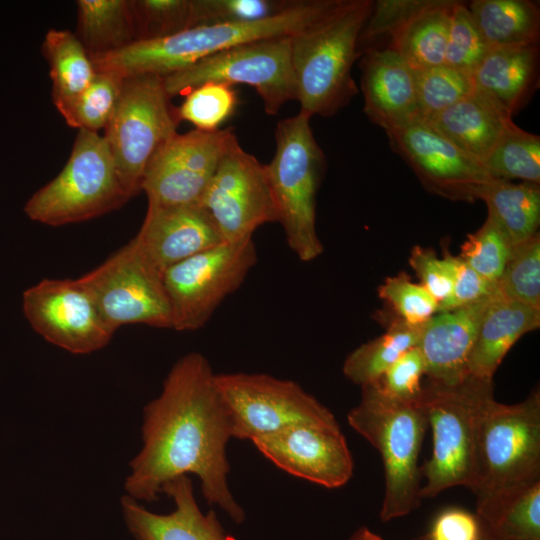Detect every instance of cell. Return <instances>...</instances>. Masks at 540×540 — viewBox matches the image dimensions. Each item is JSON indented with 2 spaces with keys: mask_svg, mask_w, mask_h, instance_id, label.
Here are the masks:
<instances>
[{
  "mask_svg": "<svg viewBox=\"0 0 540 540\" xmlns=\"http://www.w3.org/2000/svg\"><path fill=\"white\" fill-rule=\"evenodd\" d=\"M372 7L371 0H343L332 12L290 36L299 113L330 117L357 94L351 71L362 55L359 38Z\"/></svg>",
  "mask_w": 540,
  "mask_h": 540,
  "instance_id": "cell-3",
  "label": "cell"
},
{
  "mask_svg": "<svg viewBox=\"0 0 540 540\" xmlns=\"http://www.w3.org/2000/svg\"><path fill=\"white\" fill-rule=\"evenodd\" d=\"M489 48L538 44L540 10L530 0H474L467 5Z\"/></svg>",
  "mask_w": 540,
  "mask_h": 540,
  "instance_id": "cell-29",
  "label": "cell"
},
{
  "mask_svg": "<svg viewBox=\"0 0 540 540\" xmlns=\"http://www.w3.org/2000/svg\"><path fill=\"white\" fill-rule=\"evenodd\" d=\"M476 511L493 540H540V480L477 502Z\"/></svg>",
  "mask_w": 540,
  "mask_h": 540,
  "instance_id": "cell-30",
  "label": "cell"
},
{
  "mask_svg": "<svg viewBox=\"0 0 540 540\" xmlns=\"http://www.w3.org/2000/svg\"><path fill=\"white\" fill-rule=\"evenodd\" d=\"M489 49L467 5L455 1L451 9L444 64L472 75Z\"/></svg>",
  "mask_w": 540,
  "mask_h": 540,
  "instance_id": "cell-39",
  "label": "cell"
},
{
  "mask_svg": "<svg viewBox=\"0 0 540 540\" xmlns=\"http://www.w3.org/2000/svg\"><path fill=\"white\" fill-rule=\"evenodd\" d=\"M498 284L505 298L540 309V237L538 233L512 246Z\"/></svg>",
  "mask_w": 540,
  "mask_h": 540,
  "instance_id": "cell-36",
  "label": "cell"
},
{
  "mask_svg": "<svg viewBox=\"0 0 540 540\" xmlns=\"http://www.w3.org/2000/svg\"><path fill=\"white\" fill-rule=\"evenodd\" d=\"M474 198L485 202L487 218L499 227L511 246L538 233L539 184L491 178L475 189Z\"/></svg>",
  "mask_w": 540,
  "mask_h": 540,
  "instance_id": "cell-26",
  "label": "cell"
},
{
  "mask_svg": "<svg viewBox=\"0 0 540 540\" xmlns=\"http://www.w3.org/2000/svg\"><path fill=\"white\" fill-rule=\"evenodd\" d=\"M458 257L446 255L440 259L429 249L416 246L409 258L413 268L421 281V285L439 303L450 293L456 272Z\"/></svg>",
  "mask_w": 540,
  "mask_h": 540,
  "instance_id": "cell-44",
  "label": "cell"
},
{
  "mask_svg": "<svg viewBox=\"0 0 540 540\" xmlns=\"http://www.w3.org/2000/svg\"><path fill=\"white\" fill-rule=\"evenodd\" d=\"M257 262L253 239L221 243L168 268L163 283L169 299L172 329L204 327L220 304L240 288Z\"/></svg>",
  "mask_w": 540,
  "mask_h": 540,
  "instance_id": "cell-12",
  "label": "cell"
},
{
  "mask_svg": "<svg viewBox=\"0 0 540 540\" xmlns=\"http://www.w3.org/2000/svg\"><path fill=\"white\" fill-rule=\"evenodd\" d=\"M343 0H298L266 19L195 26L154 40L136 41L117 51L92 55L96 71L123 78L154 74L167 76L201 59L243 43L291 36L317 22Z\"/></svg>",
  "mask_w": 540,
  "mask_h": 540,
  "instance_id": "cell-2",
  "label": "cell"
},
{
  "mask_svg": "<svg viewBox=\"0 0 540 540\" xmlns=\"http://www.w3.org/2000/svg\"><path fill=\"white\" fill-rule=\"evenodd\" d=\"M137 41L165 38L194 27L193 0H132Z\"/></svg>",
  "mask_w": 540,
  "mask_h": 540,
  "instance_id": "cell-37",
  "label": "cell"
},
{
  "mask_svg": "<svg viewBox=\"0 0 540 540\" xmlns=\"http://www.w3.org/2000/svg\"><path fill=\"white\" fill-rule=\"evenodd\" d=\"M379 296L411 325H423L437 313L438 302L421 284L405 275L387 278L379 288Z\"/></svg>",
  "mask_w": 540,
  "mask_h": 540,
  "instance_id": "cell-42",
  "label": "cell"
},
{
  "mask_svg": "<svg viewBox=\"0 0 540 540\" xmlns=\"http://www.w3.org/2000/svg\"><path fill=\"white\" fill-rule=\"evenodd\" d=\"M492 399V379L469 374L455 384L428 379L422 386L418 403L433 433L432 455L420 467L426 479L422 499L455 486L472 487L478 423Z\"/></svg>",
  "mask_w": 540,
  "mask_h": 540,
  "instance_id": "cell-5",
  "label": "cell"
},
{
  "mask_svg": "<svg viewBox=\"0 0 540 540\" xmlns=\"http://www.w3.org/2000/svg\"><path fill=\"white\" fill-rule=\"evenodd\" d=\"M132 241L162 275L171 266L225 243L201 205H148Z\"/></svg>",
  "mask_w": 540,
  "mask_h": 540,
  "instance_id": "cell-19",
  "label": "cell"
},
{
  "mask_svg": "<svg viewBox=\"0 0 540 540\" xmlns=\"http://www.w3.org/2000/svg\"><path fill=\"white\" fill-rule=\"evenodd\" d=\"M415 74L419 121H427L475 90L472 75L446 64L415 70Z\"/></svg>",
  "mask_w": 540,
  "mask_h": 540,
  "instance_id": "cell-35",
  "label": "cell"
},
{
  "mask_svg": "<svg viewBox=\"0 0 540 540\" xmlns=\"http://www.w3.org/2000/svg\"><path fill=\"white\" fill-rule=\"evenodd\" d=\"M538 44L490 48L472 74L474 88L512 117L538 78Z\"/></svg>",
  "mask_w": 540,
  "mask_h": 540,
  "instance_id": "cell-24",
  "label": "cell"
},
{
  "mask_svg": "<svg viewBox=\"0 0 540 540\" xmlns=\"http://www.w3.org/2000/svg\"><path fill=\"white\" fill-rule=\"evenodd\" d=\"M454 3L450 0H428L392 33L389 46L415 70L444 64Z\"/></svg>",
  "mask_w": 540,
  "mask_h": 540,
  "instance_id": "cell-27",
  "label": "cell"
},
{
  "mask_svg": "<svg viewBox=\"0 0 540 540\" xmlns=\"http://www.w3.org/2000/svg\"><path fill=\"white\" fill-rule=\"evenodd\" d=\"M391 149L422 183L444 197L474 200V191L492 177L483 166L423 121L386 132Z\"/></svg>",
  "mask_w": 540,
  "mask_h": 540,
  "instance_id": "cell-18",
  "label": "cell"
},
{
  "mask_svg": "<svg viewBox=\"0 0 540 540\" xmlns=\"http://www.w3.org/2000/svg\"><path fill=\"white\" fill-rule=\"evenodd\" d=\"M485 540H493L489 535Z\"/></svg>",
  "mask_w": 540,
  "mask_h": 540,
  "instance_id": "cell-49",
  "label": "cell"
},
{
  "mask_svg": "<svg viewBox=\"0 0 540 540\" xmlns=\"http://www.w3.org/2000/svg\"><path fill=\"white\" fill-rule=\"evenodd\" d=\"M129 199L103 135L78 130L64 168L30 197L24 212L33 221L61 226L109 213Z\"/></svg>",
  "mask_w": 540,
  "mask_h": 540,
  "instance_id": "cell-8",
  "label": "cell"
},
{
  "mask_svg": "<svg viewBox=\"0 0 540 540\" xmlns=\"http://www.w3.org/2000/svg\"><path fill=\"white\" fill-rule=\"evenodd\" d=\"M540 480V392L520 403L492 399L477 429L474 480L476 503Z\"/></svg>",
  "mask_w": 540,
  "mask_h": 540,
  "instance_id": "cell-6",
  "label": "cell"
},
{
  "mask_svg": "<svg viewBox=\"0 0 540 540\" xmlns=\"http://www.w3.org/2000/svg\"><path fill=\"white\" fill-rule=\"evenodd\" d=\"M349 540H385V539L380 537L378 534L372 532L367 527H360L352 534Z\"/></svg>",
  "mask_w": 540,
  "mask_h": 540,
  "instance_id": "cell-48",
  "label": "cell"
},
{
  "mask_svg": "<svg viewBox=\"0 0 540 540\" xmlns=\"http://www.w3.org/2000/svg\"><path fill=\"white\" fill-rule=\"evenodd\" d=\"M501 291L467 306L433 315L423 326L417 347L428 379L455 384L467 375V365L481 321Z\"/></svg>",
  "mask_w": 540,
  "mask_h": 540,
  "instance_id": "cell-22",
  "label": "cell"
},
{
  "mask_svg": "<svg viewBox=\"0 0 540 540\" xmlns=\"http://www.w3.org/2000/svg\"><path fill=\"white\" fill-rule=\"evenodd\" d=\"M488 533L477 514L458 507L441 511L429 531L416 540H485Z\"/></svg>",
  "mask_w": 540,
  "mask_h": 540,
  "instance_id": "cell-46",
  "label": "cell"
},
{
  "mask_svg": "<svg viewBox=\"0 0 540 540\" xmlns=\"http://www.w3.org/2000/svg\"><path fill=\"white\" fill-rule=\"evenodd\" d=\"M163 81L170 98L209 82L249 85L255 88L269 115H276L285 103L297 100L290 36L233 46L164 76Z\"/></svg>",
  "mask_w": 540,
  "mask_h": 540,
  "instance_id": "cell-10",
  "label": "cell"
},
{
  "mask_svg": "<svg viewBox=\"0 0 540 540\" xmlns=\"http://www.w3.org/2000/svg\"><path fill=\"white\" fill-rule=\"evenodd\" d=\"M364 112L385 132L419 120L415 70L390 46L369 47L360 61Z\"/></svg>",
  "mask_w": 540,
  "mask_h": 540,
  "instance_id": "cell-20",
  "label": "cell"
},
{
  "mask_svg": "<svg viewBox=\"0 0 540 540\" xmlns=\"http://www.w3.org/2000/svg\"><path fill=\"white\" fill-rule=\"evenodd\" d=\"M540 325V309L505 298H496L487 309L471 350L467 371L492 379L503 358L524 334Z\"/></svg>",
  "mask_w": 540,
  "mask_h": 540,
  "instance_id": "cell-25",
  "label": "cell"
},
{
  "mask_svg": "<svg viewBox=\"0 0 540 540\" xmlns=\"http://www.w3.org/2000/svg\"><path fill=\"white\" fill-rule=\"evenodd\" d=\"M200 205L225 243L253 239L258 227L279 219L266 165L238 140L221 159Z\"/></svg>",
  "mask_w": 540,
  "mask_h": 540,
  "instance_id": "cell-14",
  "label": "cell"
},
{
  "mask_svg": "<svg viewBox=\"0 0 540 540\" xmlns=\"http://www.w3.org/2000/svg\"><path fill=\"white\" fill-rule=\"evenodd\" d=\"M425 123L482 165L514 122L509 113L474 90Z\"/></svg>",
  "mask_w": 540,
  "mask_h": 540,
  "instance_id": "cell-23",
  "label": "cell"
},
{
  "mask_svg": "<svg viewBox=\"0 0 540 540\" xmlns=\"http://www.w3.org/2000/svg\"><path fill=\"white\" fill-rule=\"evenodd\" d=\"M423 326L397 319L384 334L347 356L343 374L361 387L376 383L402 354L418 345Z\"/></svg>",
  "mask_w": 540,
  "mask_h": 540,
  "instance_id": "cell-32",
  "label": "cell"
},
{
  "mask_svg": "<svg viewBox=\"0 0 540 540\" xmlns=\"http://www.w3.org/2000/svg\"><path fill=\"white\" fill-rule=\"evenodd\" d=\"M511 248L503 232L487 218L482 227L464 242L459 258L485 279L497 283Z\"/></svg>",
  "mask_w": 540,
  "mask_h": 540,
  "instance_id": "cell-40",
  "label": "cell"
},
{
  "mask_svg": "<svg viewBox=\"0 0 540 540\" xmlns=\"http://www.w3.org/2000/svg\"><path fill=\"white\" fill-rule=\"evenodd\" d=\"M179 122L162 76L142 74L124 78L103 137L130 198L141 191L149 161L177 133Z\"/></svg>",
  "mask_w": 540,
  "mask_h": 540,
  "instance_id": "cell-9",
  "label": "cell"
},
{
  "mask_svg": "<svg viewBox=\"0 0 540 540\" xmlns=\"http://www.w3.org/2000/svg\"><path fill=\"white\" fill-rule=\"evenodd\" d=\"M500 291L498 282H491L458 257L457 272L449 295L438 303L437 313L455 310Z\"/></svg>",
  "mask_w": 540,
  "mask_h": 540,
  "instance_id": "cell-47",
  "label": "cell"
},
{
  "mask_svg": "<svg viewBox=\"0 0 540 540\" xmlns=\"http://www.w3.org/2000/svg\"><path fill=\"white\" fill-rule=\"evenodd\" d=\"M492 177L539 184L540 138L513 123L482 162Z\"/></svg>",
  "mask_w": 540,
  "mask_h": 540,
  "instance_id": "cell-33",
  "label": "cell"
},
{
  "mask_svg": "<svg viewBox=\"0 0 540 540\" xmlns=\"http://www.w3.org/2000/svg\"><path fill=\"white\" fill-rule=\"evenodd\" d=\"M425 375L423 356L417 346L402 354L374 383L386 396L402 402H418Z\"/></svg>",
  "mask_w": 540,
  "mask_h": 540,
  "instance_id": "cell-43",
  "label": "cell"
},
{
  "mask_svg": "<svg viewBox=\"0 0 540 540\" xmlns=\"http://www.w3.org/2000/svg\"><path fill=\"white\" fill-rule=\"evenodd\" d=\"M231 436L250 440L301 424L339 425L333 413L298 383L263 373L216 374Z\"/></svg>",
  "mask_w": 540,
  "mask_h": 540,
  "instance_id": "cell-11",
  "label": "cell"
},
{
  "mask_svg": "<svg viewBox=\"0 0 540 540\" xmlns=\"http://www.w3.org/2000/svg\"><path fill=\"white\" fill-rule=\"evenodd\" d=\"M236 140L232 128L174 134L146 167L141 191L148 205H200L221 159Z\"/></svg>",
  "mask_w": 540,
  "mask_h": 540,
  "instance_id": "cell-15",
  "label": "cell"
},
{
  "mask_svg": "<svg viewBox=\"0 0 540 540\" xmlns=\"http://www.w3.org/2000/svg\"><path fill=\"white\" fill-rule=\"evenodd\" d=\"M215 375L198 352L184 355L172 366L160 395L143 409V445L129 463L124 490L139 502L152 503L165 483L194 474L207 502L240 524L245 512L227 481L231 427Z\"/></svg>",
  "mask_w": 540,
  "mask_h": 540,
  "instance_id": "cell-1",
  "label": "cell"
},
{
  "mask_svg": "<svg viewBox=\"0 0 540 540\" xmlns=\"http://www.w3.org/2000/svg\"><path fill=\"white\" fill-rule=\"evenodd\" d=\"M77 33L87 52L98 55L137 41L130 0H78Z\"/></svg>",
  "mask_w": 540,
  "mask_h": 540,
  "instance_id": "cell-31",
  "label": "cell"
},
{
  "mask_svg": "<svg viewBox=\"0 0 540 540\" xmlns=\"http://www.w3.org/2000/svg\"><path fill=\"white\" fill-rule=\"evenodd\" d=\"M237 103L232 86L209 82L189 91L176 114L179 121H188L196 129L216 130L234 113Z\"/></svg>",
  "mask_w": 540,
  "mask_h": 540,
  "instance_id": "cell-38",
  "label": "cell"
},
{
  "mask_svg": "<svg viewBox=\"0 0 540 540\" xmlns=\"http://www.w3.org/2000/svg\"><path fill=\"white\" fill-rule=\"evenodd\" d=\"M293 2L288 0H193L194 27L266 19L282 12Z\"/></svg>",
  "mask_w": 540,
  "mask_h": 540,
  "instance_id": "cell-41",
  "label": "cell"
},
{
  "mask_svg": "<svg viewBox=\"0 0 540 540\" xmlns=\"http://www.w3.org/2000/svg\"><path fill=\"white\" fill-rule=\"evenodd\" d=\"M276 467L326 488L344 486L353 459L339 425L301 424L252 441Z\"/></svg>",
  "mask_w": 540,
  "mask_h": 540,
  "instance_id": "cell-17",
  "label": "cell"
},
{
  "mask_svg": "<svg viewBox=\"0 0 540 540\" xmlns=\"http://www.w3.org/2000/svg\"><path fill=\"white\" fill-rule=\"evenodd\" d=\"M427 2L428 0L373 1L370 16L359 38V46L382 35L391 36L396 29L425 6Z\"/></svg>",
  "mask_w": 540,
  "mask_h": 540,
  "instance_id": "cell-45",
  "label": "cell"
},
{
  "mask_svg": "<svg viewBox=\"0 0 540 540\" xmlns=\"http://www.w3.org/2000/svg\"><path fill=\"white\" fill-rule=\"evenodd\" d=\"M22 306L35 332L72 354L100 350L115 333L77 279H43L23 293Z\"/></svg>",
  "mask_w": 540,
  "mask_h": 540,
  "instance_id": "cell-16",
  "label": "cell"
},
{
  "mask_svg": "<svg viewBox=\"0 0 540 540\" xmlns=\"http://www.w3.org/2000/svg\"><path fill=\"white\" fill-rule=\"evenodd\" d=\"M309 117L298 113L279 121L276 149L266 165L289 248L303 262L316 259L323 245L316 231V193L325 166Z\"/></svg>",
  "mask_w": 540,
  "mask_h": 540,
  "instance_id": "cell-7",
  "label": "cell"
},
{
  "mask_svg": "<svg viewBox=\"0 0 540 540\" xmlns=\"http://www.w3.org/2000/svg\"><path fill=\"white\" fill-rule=\"evenodd\" d=\"M124 78L109 71L96 73L90 85L59 113L78 130L105 129L118 102Z\"/></svg>",
  "mask_w": 540,
  "mask_h": 540,
  "instance_id": "cell-34",
  "label": "cell"
},
{
  "mask_svg": "<svg viewBox=\"0 0 540 540\" xmlns=\"http://www.w3.org/2000/svg\"><path fill=\"white\" fill-rule=\"evenodd\" d=\"M161 493L174 501L171 513H153L130 496L121 497L124 522L135 540H236L224 530L215 512L201 511L187 475L165 483Z\"/></svg>",
  "mask_w": 540,
  "mask_h": 540,
  "instance_id": "cell-21",
  "label": "cell"
},
{
  "mask_svg": "<svg viewBox=\"0 0 540 540\" xmlns=\"http://www.w3.org/2000/svg\"><path fill=\"white\" fill-rule=\"evenodd\" d=\"M42 53L49 64L52 100L60 112L84 92L97 71L90 54L76 34L69 30H48Z\"/></svg>",
  "mask_w": 540,
  "mask_h": 540,
  "instance_id": "cell-28",
  "label": "cell"
},
{
  "mask_svg": "<svg viewBox=\"0 0 540 540\" xmlns=\"http://www.w3.org/2000/svg\"><path fill=\"white\" fill-rule=\"evenodd\" d=\"M77 280L112 331L127 324L172 328L163 275L132 240Z\"/></svg>",
  "mask_w": 540,
  "mask_h": 540,
  "instance_id": "cell-13",
  "label": "cell"
},
{
  "mask_svg": "<svg viewBox=\"0 0 540 540\" xmlns=\"http://www.w3.org/2000/svg\"><path fill=\"white\" fill-rule=\"evenodd\" d=\"M361 388L360 402L347 420L380 453L385 479L380 518L387 522L409 514L422 501L418 459L428 420L418 402L390 398L375 384Z\"/></svg>",
  "mask_w": 540,
  "mask_h": 540,
  "instance_id": "cell-4",
  "label": "cell"
}]
</instances>
